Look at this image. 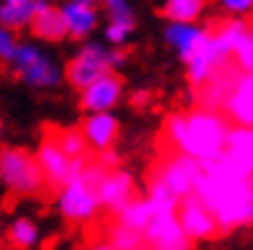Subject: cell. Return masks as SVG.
Here are the masks:
<instances>
[{
    "label": "cell",
    "instance_id": "obj_30",
    "mask_svg": "<svg viewBox=\"0 0 253 250\" xmlns=\"http://www.w3.org/2000/svg\"><path fill=\"white\" fill-rule=\"evenodd\" d=\"M217 5L235 18L253 16V0H217Z\"/></svg>",
    "mask_w": 253,
    "mask_h": 250
},
{
    "label": "cell",
    "instance_id": "obj_18",
    "mask_svg": "<svg viewBox=\"0 0 253 250\" xmlns=\"http://www.w3.org/2000/svg\"><path fill=\"white\" fill-rule=\"evenodd\" d=\"M64 16V23H67V36H74V38H84L95 31L97 26V13L90 3H80V0H69L67 5L59 8Z\"/></svg>",
    "mask_w": 253,
    "mask_h": 250
},
{
    "label": "cell",
    "instance_id": "obj_28",
    "mask_svg": "<svg viewBox=\"0 0 253 250\" xmlns=\"http://www.w3.org/2000/svg\"><path fill=\"white\" fill-rule=\"evenodd\" d=\"M133 26H136V21H110V26L105 28V36L110 43H123L130 36Z\"/></svg>",
    "mask_w": 253,
    "mask_h": 250
},
{
    "label": "cell",
    "instance_id": "obj_3",
    "mask_svg": "<svg viewBox=\"0 0 253 250\" xmlns=\"http://www.w3.org/2000/svg\"><path fill=\"white\" fill-rule=\"evenodd\" d=\"M102 169L100 164H84L80 174H74L72 179H67L62 186V192H59V212H62L67 219L72 222H87V219H92L100 202H97V192L95 186L97 181L102 179Z\"/></svg>",
    "mask_w": 253,
    "mask_h": 250
},
{
    "label": "cell",
    "instance_id": "obj_34",
    "mask_svg": "<svg viewBox=\"0 0 253 250\" xmlns=\"http://www.w3.org/2000/svg\"><path fill=\"white\" fill-rule=\"evenodd\" d=\"M248 36H251V38H253V23H251V26H248Z\"/></svg>",
    "mask_w": 253,
    "mask_h": 250
},
{
    "label": "cell",
    "instance_id": "obj_12",
    "mask_svg": "<svg viewBox=\"0 0 253 250\" xmlns=\"http://www.w3.org/2000/svg\"><path fill=\"white\" fill-rule=\"evenodd\" d=\"M222 110L235 125H253V69L235 79L233 90L222 100Z\"/></svg>",
    "mask_w": 253,
    "mask_h": 250
},
{
    "label": "cell",
    "instance_id": "obj_29",
    "mask_svg": "<svg viewBox=\"0 0 253 250\" xmlns=\"http://www.w3.org/2000/svg\"><path fill=\"white\" fill-rule=\"evenodd\" d=\"M16 49H18V41L13 36V28L0 26V62H10Z\"/></svg>",
    "mask_w": 253,
    "mask_h": 250
},
{
    "label": "cell",
    "instance_id": "obj_33",
    "mask_svg": "<svg viewBox=\"0 0 253 250\" xmlns=\"http://www.w3.org/2000/svg\"><path fill=\"white\" fill-rule=\"evenodd\" d=\"M148 97H151V95H148V92H136V95L130 97V102H133V107H143L146 102H148Z\"/></svg>",
    "mask_w": 253,
    "mask_h": 250
},
{
    "label": "cell",
    "instance_id": "obj_24",
    "mask_svg": "<svg viewBox=\"0 0 253 250\" xmlns=\"http://www.w3.org/2000/svg\"><path fill=\"white\" fill-rule=\"evenodd\" d=\"M8 240L16 248H31L39 243V227L34 219L28 217H18L16 222L8 227Z\"/></svg>",
    "mask_w": 253,
    "mask_h": 250
},
{
    "label": "cell",
    "instance_id": "obj_37",
    "mask_svg": "<svg viewBox=\"0 0 253 250\" xmlns=\"http://www.w3.org/2000/svg\"><path fill=\"white\" fill-rule=\"evenodd\" d=\"M251 222H253V214H251Z\"/></svg>",
    "mask_w": 253,
    "mask_h": 250
},
{
    "label": "cell",
    "instance_id": "obj_21",
    "mask_svg": "<svg viewBox=\"0 0 253 250\" xmlns=\"http://www.w3.org/2000/svg\"><path fill=\"white\" fill-rule=\"evenodd\" d=\"M246 34H248V26L233 16V21L220 23L215 31H212V41H215V46H217V51H220L222 56H230Z\"/></svg>",
    "mask_w": 253,
    "mask_h": 250
},
{
    "label": "cell",
    "instance_id": "obj_35",
    "mask_svg": "<svg viewBox=\"0 0 253 250\" xmlns=\"http://www.w3.org/2000/svg\"><path fill=\"white\" fill-rule=\"evenodd\" d=\"M80 3H90V5H92V3H95V0H80Z\"/></svg>",
    "mask_w": 253,
    "mask_h": 250
},
{
    "label": "cell",
    "instance_id": "obj_31",
    "mask_svg": "<svg viewBox=\"0 0 253 250\" xmlns=\"http://www.w3.org/2000/svg\"><path fill=\"white\" fill-rule=\"evenodd\" d=\"M105 8L110 13V21H133V10L128 0H105Z\"/></svg>",
    "mask_w": 253,
    "mask_h": 250
},
{
    "label": "cell",
    "instance_id": "obj_26",
    "mask_svg": "<svg viewBox=\"0 0 253 250\" xmlns=\"http://www.w3.org/2000/svg\"><path fill=\"white\" fill-rule=\"evenodd\" d=\"M54 141L59 143V148H62L69 158L84 156V151H87V141L82 136V130H62V133H56Z\"/></svg>",
    "mask_w": 253,
    "mask_h": 250
},
{
    "label": "cell",
    "instance_id": "obj_32",
    "mask_svg": "<svg viewBox=\"0 0 253 250\" xmlns=\"http://www.w3.org/2000/svg\"><path fill=\"white\" fill-rule=\"evenodd\" d=\"M100 166L102 169H115L118 166V153L110 151V148H102L100 151Z\"/></svg>",
    "mask_w": 253,
    "mask_h": 250
},
{
    "label": "cell",
    "instance_id": "obj_16",
    "mask_svg": "<svg viewBox=\"0 0 253 250\" xmlns=\"http://www.w3.org/2000/svg\"><path fill=\"white\" fill-rule=\"evenodd\" d=\"M31 31L36 38L43 41H62L67 36V23L59 8H51L46 0H36V13L31 18Z\"/></svg>",
    "mask_w": 253,
    "mask_h": 250
},
{
    "label": "cell",
    "instance_id": "obj_9",
    "mask_svg": "<svg viewBox=\"0 0 253 250\" xmlns=\"http://www.w3.org/2000/svg\"><path fill=\"white\" fill-rule=\"evenodd\" d=\"M176 217H179V225H182V230L189 240H212L220 232L215 214L207 210L195 194L184 197V202L176 207Z\"/></svg>",
    "mask_w": 253,
    "mask_h": 250
},
{
    "label": "cell",
    "instance_id": "obj_11",
    "mask_svg": "<svg viewBox=\"0 0 253 250\" xmlns=\"http://www.w3.org/2000/svg\"><path fill=\"white\" fill-rule=\"evenodd\" d=\"M220 156L241 174L253 176V125L228 128L225 148H222Z\"/></svg>",
    "mask_w": 253,
    "mask_h": 250
},
{
    "label": "cell",
    "instance_id": "obj_20",
    "mask_svg": "<svg viewBox=\"0 0 253 250\" xmlns=\"http://www.w3.org/2000/svg\"><path fill=\"white\" fill-rule=\"evenodd\" d=\"M235 74L233 71H228V69H217L215 74L207 79L202 87H205V92H202V102H205V107H217V105H222V100L228 97V92L233 90V84H235Z\"/></svg>",
    "mask_w": 253,
    "mask_h": 250
},
{
    "label": "cell",
    "instance_id": "obj_1",
    "mask_svg": "<svg viewBox=\"0 0 253 250\" xmlns=\"http://www.w3.org/2000/svg\"><path fill=\"white\" fill-rule=\"evenodd\" d=\"M192 194L215 214L220 232H230L251 222L253 176H246L238 169H233L222 156L212 161H202Z\"/></svg>",
    "mask_w": 253,
    "mask_h": 250
},
{
    "label": "cell",
    "instance_id": "obj_22",
    "mask_svg": "<svg viewBox=\"0 0 253 250\" xmlns=\"http://www.w3.org/2000/svg\"><path fill=\"white\" fill-rule=\"evenodd\" d=\"M207 8V0H167L161 8L167 21H179V23H195L202 18Z\"/></svg>",
    "mask_w": 253,
    "mask_h": 250
},
{
    "label": "cell",
    "instance_id": "obj_4",
    "mask_svg": "<svg viewBox=\"0 0 253 250\" xmlns=\"http://www.w3.org/2000/svg\"><path fill=\"white\" fill-rule=\"evenodd\" d=\"M0 181L13 194H39L46 184L36 156L23 148H0Z\"/></svg>",
    "mask_w": 253,
    "mask_h": 250
},
{
    "label": "cell",
    "instance_id": "obj_19",
    "mask_svg": "<svg viewBox=\"0 0 253 250\" xmlns=\"http://www.w3.org/2000/svg\"><path fill=\"white\" fill-rule=\"evenodd\" d=\"M151 214H154V207H151V202H148V197L146 199H128L123 207L118 210V222L143 235Z\"/></svg>",
    "mask_w": 253,
    "mask_h": 250
},
{
    "label": "cell",
    "instance_id": "obj_23",
    "mask_svg": "<svg viewBox=\"0 0 253 250\" xmlns=\"http://www.w3.org/2000/svg\"><path fill=\"white\" fill-rule=\"evenodd\" d=\"M36 13V0L26 5H10V3H3L0 0V26H8V28H23L31 23Z\"/></svg>",
    "mask_w": 253,
    "mask_h": 250
},
{
    "label": "cell",
    "instance_id": "obj_15",
    "mask_svg": "<svg viewBox=\"0 0 253 250\" xmlns=\"http://www.w3.org/2000/svg\"><path fill=\"white\" fill-rule=\"evenodd\" d=\"M97 202L102 207L118 212L128 199H133V176L128 171H105L95 186Z\"/></svg>",
    "mask_w": 253,
    "mask_h": 250
},
{
    "label": "cell",
    "instance_id": "obj_8",
    "mask_svg": "<svg viewBox=\"0 0 253 250\" xmlns=\"http://www.w3.org/2000/svg\"><path fill=\"white\" fill-rule=\"evenodd\" d=\"M36 161L41 166V174L51 186H62L67 179H72L74 174H80L84 166V156L69 158L62 148H59L56 141H43L41 148L36 153Z\"/></svg>",
    "mask_w": 253,
    "mask_h": 250
},
{
    "label": "cell",
    "instance_id": "obj_27",
    "mask_svg": "<svg viewBox=\"0 0 253 250\" xmlns=\"http://www.w3.org/2000/svg\"><path fill=\"white\" fill-rule=\"evenodd\" d=\"M233 56H235V64L241 67L243 71H251V69H253V38H251L248 34H246V36L241 38V43L235 46Z\"/></svg>",
    "mask_w": 253,
    "mask_h": 250
},
{
    "label": "cell",
    "instance_id": "obj_36",
    "mask_svg": "<svg viewBox=\"0 0 253 250\" xmlns=\"http://www.w3.org/2000/svg\"><path fill=\"white\" fill-rule=\"evenodd\" d=\"M0 130H3V123H0Z\"/></svg>",
    "mask_w": 253,
    "mask_h": 250
},
{
    "label": "cell",
    "instance_id": "obj_7",
    "mask_svg": "<svg viewBox=\"0 0 253 250\" xmlns=\"http://www.w3.org/2000/svg\"><path fill=\"white\" fill-rule=\"evenodd\" d=\"M110 69H113L110 51H105L97 43H84L67 67V79L74 90H84L92 79H97L100 74H105Z\"/></svg>",
    "mask_w": 253,
    "mask_h": 250
},
{
    "label": "cell",
    "instance_id": "obj_25",
    "mask_svg": "<svg viewBox=\"0 0 253 250\" xmlns=\"http://www.w3.org/2000/svg\"><path fill=\"white\" fill-rule=\"evenodd\" d=\"M108 248H118V250H136V248H143V235L118 222V225L110 230V245H108Z\"/></svg>",
    "mask_w": 253,
    "mask_h": 250
},
{
    "label": "cell",
    "instance_id": "obj_17",
    "mask_svg": "<svg viewBox=\"0 0 253 250\" xmlns=\"http://www.w3.org/2000/svg\"><path fill=\"white\" fill-rule=\"evenodd\" d=\"M82 136L87 141V145L102 151V148H113V143L118 138V120L110 115V110L105 112H90V117L82 125Z\"/></svg>",
    "mask_w": 253,
    "mask_h": 250
},
{
    "label": "cell",
    "instance_id": "obj_10",
    "mask_svg": "<svg viewBox=\"0 0 253 250\" xmlns=\"http://www.w3.org/2000/svg\"><path fill=\"white\" fill-rule=\"evenodd\" d=\"M200 169H202V161L179 153V156H171V158L164 161L159 174H156V179H161L176 197L184 199L195 192V181L200 176Z\"/></svg>",
    "mask_w": 253,
    "mask_h": 250
},
{
    "label": "cell",
    "instance_id": "obj_6",
    "mask_svg": "<svg viewBox=\"0 0 253 250\" xmlns=\"http://www.w3.org/2000/svg\"><path fill=\"white\" fill-rule=\"evenodd\" d=\"M143 243L154 245L159 250H187L189 238L184 235L176 210H154L151 219L143 230Z\"/></svg>",
    "mask_w": 253,
    "mask_h": 250
},
{
    "label": "cell",
    "instance_id": "obj_14",
    "mask_svg": "<svg viewBox=\"0 0 253 250\" xmlns=\"http://www.w3.org/2000/svg\"><path fill=\"white\" fill-rule=\"evenodd\" d=\"M212 38V31L210 28H202L197 23H179V21H171L169 28H167V41L169 46L176 49L184 62L189 56H195L202 46H207Z\"/></svg>",
    "mask_w": 253,
    "mask_h": 250
},
{
    "label": "cell",
    "instance_id": "obj_13",
    "mask_svg": "<svg viewBox=\"0 0 253 250\" xmlns=\"http://www.w3.org/2000/svg\"><path fill=\"white\" fill-rule=\"evenodd\" d=\"M121 90H123L121 79L115 74H110V71H105V74H100L97 79H92L84 90H80L82 92V107L87 112L113 110L118 105V100H121Z\"/></svg>",
    "mask_w": 253,
    "mask_h": 250
},
{
    "label": "cell",
    "instance_id": "obj_5",
    "mask_svg": "<svg viewBox=\"0 0 253 250\" xmlns=\"http://www.w3.org/2000/svg\"><path fill=\"white\" fill-rule=\"evenodd\" d=\"M8 64L13 67V74L23 79L28 87H54L62 79L51 59L31 43H18V49Z\"/></svg>",
    "mask_w": 253,
    "mask_h": 250
},
{
    "label": "cell",
    "instance_id": "obj_2",
    "mask_svg": "<svg viewBox=\"0 0 253 250\" xmlns=\"http://www.w3.org/2000/svg\"><path fill=\"white\" fill-rule=\"evenodd\" d=\"M228 138V123L212 107L187 115H171L167 120V141L179 153L197 161H212L222 153Z\"/></svg>",
    "mask_w": 253,
    "mask_h": 250
}]
</instances>
